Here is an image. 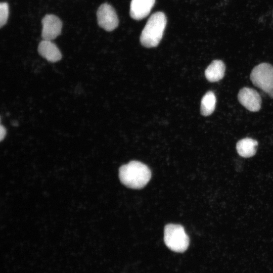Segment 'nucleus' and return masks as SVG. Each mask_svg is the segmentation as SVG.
Listing matches in <instances>:
<instances>
[{
    "label": "nucleus",
    "instance_id": "nucleus-1",
    "mask_svg": "<svg viewBox=\"0 0 273 273\" xmlns=\"http://www.w3.org/2000/svg\"><path fill=\"white\" fill-rule=\"evenodd\" d=\"M151 172L145 164L132 161L122 165L119 169L121 183L131 189H140L144 187L150 180Z\"/></svg>",
    "mask_w": 273,
    "mask_h": 273
},
{
    "label": "nucleus",
    "instance_id": "nucleus-2",
    "mask_svg": "<svg viewBox=\"0 0 273 273\" xmlns=\"http://www.w3.org/2000/svg\"><path fill=\"white\" fill-rule=\"evenodd\" d=\"M164 13L157 12L147 21L140 36L141 44L146 48L156 47L161 40L166 25Z\"/></svg>",
    "mask_w": 273,
    "mask_h": 273
},
{
    "label": "nucleus",
    "instance_id": "nucleus-3",
    "mask_svg": "<svg viewBox=\"0 0 273 273\" xmlns=\"http://www.w3.org/2000/svg\"><path fill=\"white\" fill-rule=\"evenodd\" d=\"M164 241L171 250L176 252H184L188 248L189 238L183 226L179 224H168L164 231Z\"/></svg>",
    "mask_w": 273,
    "mask_h": 273
},
{
    "label": "nucleus",
    "instance_id": "nucleus-4",
    "mask_svg": "<svg viewBox=\"0 0 273 273\" xmlns=\"http://www.w3.org/2000/svg\"><path fill=\"white\" fill-rule=\"evenodd\" d=\"M253 84L273 99V66L266 63L255 66L250 74Z\"/></svg>",
    "mask_w": 273,
    "mask_h": 273
},
{
    "label": "nucleus",
    "instance_id": "nucleus-5",
    "mask_svg": "<svg viewBox=\"0 0 273 273\" xmlns=\"http://www.w3.org/2000/svg\"><path fill=\"white\" fill-rule=\"evenodd\" d=\"M99 25L107 31L114 30L118 25L119 20L114 9L107 3L101 5L97 13Z\"/></svg>",
    "mask_w": 273,
    "mask_h": 273
},
{
    "label": "nucleus",
    "instance_id": "nucleus-6",
    "mask_svg": "<svg viewBox=\"0 0 273 273\" xmlns=\"http://www.w3.org/2000/svg\"><path fill=\"white\" fill-rule=\"evenodd\" d=\"M238 99L240 104L250 111L257 112L261 108V97L253 88L247 87L242 88L238 93Z\"/></svg>",
    "mask_w": 273,
    "mask_h": 273
},
{
    "label": "nucleus",
    "instance_id": "nucleus-7",
    "mask_svg": "<svg viewBox=\"0 0 273 273\" xmlns=\"http://www.w3.org/2000/svg\"><path fill=\"white\" fill-rule=\"evenodd\" d=\"M41 36L43 40H52L61 33L62 24L60 19L54 15H47L42 20Z\"/></svg>",
    "mask_w": 273,
    "mask_h": 273
},
{
    "label": "nucleus",
    "instance_id": "nucleus-8",
    "mask_svg": "<svg viewBox=\"0 0 273 273\" xmlns=\"http://www.w3.org/2000/svg\"><path fill=\"white\" fill-rule=\"evenodd\" d=\"M155 0H131L130 5V17L136 20L146 17L154 6Z\"/></svg>",
    "mask_w": 273,
    "mask_h": 273
},
{
    "label": "nucleus",
    "instance_id": "nucleus-9",
    "mask_svg": "<svg viewBox=\"0 0 273 273\" xmlns=\"http://www.w3.org/2000/svg\"><path fill=\"white\" fill-rule=\"evenodd\" d=\"M40 56L49 62L55 63L62 59V54L57 46L51 40H43L38 46Z\"/></svg>",
    "mask_w": 273,
    "mask_h": 273
},
{
    "label": "nucleus",
    "instance_id": "nucleus-10",
    "mask_svg": "<svg viewBox=\"0 0 273 273\" xmlns=\"http://www.w3.org/2000/svg\"><path fill=\"white\" fill-rule=\"evenodd\" d=\"M225 71V66L220 60H213L205 71L206 79L210 82H216L223 78Z\"/></svg>",
    "mask_w": 273,
    "mask_h": 273
},
{
    "label": "nucleus",
    "instance_id": "nucleus-11",
    "mask_svg": "<svg viewBox=\"0 0 273 273\" xmlns=\"http://www.w3.org/2000/svg\"><path fill=\"white\" fill-rule=\"evenodd\" d=\"M258 142L251 138H244L238 142L236 149L242 157L249 158L254 156L257 150Z\"/></svg>",
    "mask_w": 273,
    "mask_h": 273
},
{
    "label": "nucleus",
    "instance_id": "nucleus-12",
    "mask_svg": "<svg viewBox=\"0 0 273 273\" xmlns=\"http://www.w3.org/2000/svg\"><path fill=\"white\" fill-rule=\"evenodd\" d=\"M216 101V97L213 92H207L201 100V114L204 116L211 115L214 111Z\"/></svg>",
    "mask_w": 273,
    "mask_h": 273
},
{
    "label": "nucleus",
    "instance_id": "nucleus-13",
    "mask_svg": "<svg viewBox=\"0 0 273 273\" xmlns=\"http://www.w3.org/2000/svg\"><path fill=\"white\" fill-rule=\"evenodd\" d=\"M9 17V6L5 2L0 4V27L4 26Z\"/></svg>",
    "mask_w": 273,
    "mask_h": 273
},
{
    "label": "nucleus",
    "instance_id": "nucleus-14",
    "mask_svg": "<svg viewBox=\"0 0 273 273\" xmlns=\"http://www.w3.org/2000/svg\"><path fill=\"white\" fill-rule=\"evenodd\" d=\"M0 139H1V141H3V139H4L6 135V133H7V131H6V129L5 128V127L1 125V127H0Z\"/></svg>",
    "mask_w": 273,
    "mask_h": 273
}]
</instances>
